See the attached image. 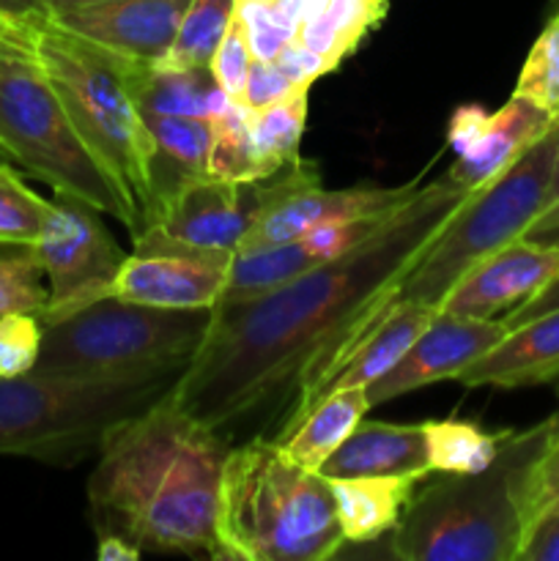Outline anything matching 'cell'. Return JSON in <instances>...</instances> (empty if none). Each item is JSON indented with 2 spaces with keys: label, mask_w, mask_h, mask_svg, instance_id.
Listing matches in <instances>:
<instances>
[{
  "label": "cell",
  "mask_w": 559,
  "mask_h": 561,
  "mask_svg": "<svg viewBox=\"0 0 559 561\" xmlns=\"http://www.w3.org/2000/svg\"><path fill=\"white\" fill-rule=\"evenodd\" d=\"M469 195L442 173L345 255L258 299L214 307L206 340L170 398L228 442L258 420L261 431L283 425L318 378L387 312L400 279Z\"/></svg>",
  "instance_id": "6da1fadb"
},
{
  "label": "cell",
  "mask_w": 559,
  "mask_h": 561,
  "mask_svg": "<svg viewBox=\"0 0 559 561\" xmlns=\"http://www.w3.org/2000/svg\"><path fill=\"white\" fill-rule=\"evenodd\" d=\"M236 3H239V0H236Z\"/></svg>",
  "instance_id": "f907efd6"
},
{
  "label": "cell",
  "mask_w": 559,
  "mask_h": 561,
  "mask_svg": "<svg viewBox=\"0 0 559 561\" xmlns=\"http://www.w3.org/2000/svg\"><path fill=\"white\" fill-rule=\"evenodd\" d=\"M255 60L250 49V38H247L244 22L239 20V14H233L230 20L228 33H225L223 44L214 53L212 58V71L217 77V82L223 85V91L228 93L230 102L239 104L241 93H244L247 75H250V66Z\"/></svg>",
  "instance_id": "d590c367"
},
{
  "label": "cell",
  "mask_w": 559,
  "mask_h": 561,
  "mask_svg": "<svg viewBox=\"0 0 559 561\" xmlns=\"http://www.w3.org/2000/svg\"><path fill=\"white\" fill-rule=\"evenodd\" d=\"M431 474H475L491 466L502 447L504 433H486L466 420L422 422Z\"/></svg>",
  "instance_id": "83f0119b"
},
{
  "label": "cell",
  "mask_w": 559,
  "mask_h": 561,
  "mask_svg": "<svg viewBox=\"0 0 559 561\" xmlns=\"http://www.w3.org/2000/svg\"><path fill=\"white\" fill-rule=\"evenodd\" d=\"M44 268L33 247H20L16 255H0V316L42 312L49 290L42 283Z\"/></svg>",
  "instance_id": "d6a6232c"
},
{
  "label": "cell",
  "mask_w": 559,
  "mask_h": 561,
  "mask_svg": "<svg viewBox=\"0 0 559 561\" xmlns=\"http://www.w3.org/2000/svg\"><path fill=\"white\" fill-rule=\"evenodd\" d=\"M33 58L53 82L82 140L118 181L142 233L151 135L132 93V75L140 64L102 49L53 20L33 33Z\"/></svg>",
  "instance_id": "8992f818"
},
{
  "label": "cell",
  "mask_w": 559,
  "mask_h": 561,
  "mask_svg": "<svg viewBox=\"0 0 559 561\" xmlns=\"http://www.w3.org/2000/svg\"><path fill=\"white\" fill-rule=\"evenodd\" d=\"M230 442L192 420L170 392L115 422L88 477L96 537L118 535L142 553L223 559L217 537L219 477Z\"/></svg>",
  "instance_id": "7a4b0ae2"
},
{
  "label": "cell",
  "mask_w": 559,
  "mask_h": 561,
  "mask_svg": "<svg viewBox=\"0 0 559 561\" xmlns=\"http://www.w3.org/2000/svg\"><path fill=\"white\" fill-rule=\"evenodd\" d=\"M132 93L142 115L217 118L230 104L212 66L170 69V66L140 64L132 75Z\"/></svg>",
  "instance_id": "cb8c5ba5"
},
{
  "label": "cell",
  "mask_w": 559,
  "mask_h": 561,
  "mask_svg": "<svg viewBox=\"0 0 559 561\" xmlns=\"http://www.w3.org/2000/svg\"><path fill=\"white\" fill-rule=\"evenodd\" d=\"M548 444L551 433L543 420L529 431H507L482 471L438 474L411 496L392 529L389 553L403 561H518L526 480Z\"/></svg>",
  "instance_id": "277c9868"
},
{
  "label": "cell",
  "mask_w": 559,
  "mask_h": 561,
  "mask_svg": "<svg viewBox=\"0 0 559 561\" xmlns=\"http://www.w3.org/2000/svg\"><path fill=\"white\" fill-rule=\"evenodd\" d=\"M14 55H33V49H31V47H25V44L5 42V38H0V60L14 58Z\"/></svg>",
  "instance_id": "7dc6e473"
},
{
  "label": "cell",
  "mask_w": 559,
  "mask_h": 561,
  "mask_svg": "<svg viewBox=\"0 0 559 561\" xmlns=\"http://www.w3.org/2000/svg\"><path fill=\"white\" fill-rule=\"evenodd\" d=\"M554 387H557V411L548 416V433H551V442L559 438V378H554Z\"/></svg>",
  "instance_id": "c3c4849f"
},
{
  "label": "cell",
  "mask_w": 559,
  "mask_h": 561,
  "mask_svg": "<svg viewBox=\"0 0 559 561\" xmlns=\"http://www.w3.org/2000/svg\"><path fill=\"white\" fill-rule=\"evenodd\" d=\"M236 14L244 22L250 49L258 60H274L285 44L294 42V31L280 20L272 0H239Z\"/></svg>",
  "instance_id": "e575fe53"
},
{
  "label": "cell",
  "mask_w": 559,
  "mask_h": 561,
  "mask_svg": "<svg viewBox=\"0 0 559 561\" xmlns=\"http://www.w3.org/2000/svg\"><path fill=\"white\" fill-rule=\"evenodd\" d=\"M181 373L121 381H69L25 376L0 378V455L75 466L102 436L132 414L162 400Z\"/></svg>",
  "instance_id": "52a82bcc"
},
{
  "label": "cell",
  "mask_w": 559,
  "mask_h": 561,
  "mask_svg": "<svg viewBox=\"0 0 559 561\" xmlns=\"http://www.w3.org/2000/svg\"><path fill=\"white\" fill-rule=\"evenodd\" d=\"M0 164H14V162H11V159H9V153L3 151V148H0Z\"/></svg>",
  "instance_id": "681fc988"
},
{
  "label": "cell",
  "mask_w": 559,
  "mask_h": 561,
  "mask_svg": "<svg viewBox=\"0 0 559 561\" xmlns=\"http://www.w3.org/2000/svg\"><path fill=\"white\" fill-rule=\"evenodd\" d=\"M559 277V244L529 236L510 241L493 255L482 257L449 288L438 310L460 318L507 316L510 310L540 294Z\"/></svg>",
  "instance_id": "4fadbf2b"
},
{
  "label": "cell",
  "mask_w": 559,
  "mask_h": 561,
  "mask_svg": "<svg viewBox=\"0 0 559 561\" xmlns=\"http://www.w3.org/2000/svg\"><path fill=\"white\" fill-rule=\"evenodd\" d=\"M557 307H559V277L554 279V283H548L540 294L532 296L529 301H524L521 307L510 310L507 316H502V323L507 327V332H510V329L521 327V323L532 321V318L543 316V312H548V310H557Z\"/></svg>",
  "instance_id": "60d3db41"
},
{
  "label": "cell",
  "mask_w": 559,
  "mask_h": 561,
  "mask_svg": "<svg viewBox=\"0 0 559 561\" xmlns=\"http://www.w3.org/2000/svg\"><path fill=\"white\" fill-rule=\"evenodd\" d=\"M96 557L99 561H137L142 551L132 542H126L118 535H102L96 537Z\"/></svg>",
  "instance_id": "b9f144b4"
},
{
  "label": "cell",
  "mask_w": 559,
  "mask_h": 561,
  "mask_svg": "<svg viewBox=\"0 0 559 561\" xmlns=\"http://www.w3.org/2000/svg\"><path fill=\"white\" fill-rule=\"evenodd\" d=\"M236 14V0H192L181 16L179 33L170 44L162 64L170 69H192V66H212L214 53L228 33Z\"/></svg>",
  "instance_id": "f1b7e54d"
},
{
  "label": "cell",
  "mask_w": 559,
  "mask_h": 561,
  "mask_svg": "<svg viewBox=\"0 0 559 561\" xmlns=\"http://www.w3.org/2000/svg\"><path fill=\"white\" fill-rule=\"evenodd\" d=\"M526 236L537 241H557L559 244V203L557 206L546 208V211L532 222V228L526 230Z\"/></svg>",
  "instance_id": "7bdbcfd3"
},
{
  "label": "cell",
  "mask_w": 559,
  "mask_h": 561,
  "mask_svg": "<svg viewBox=\"0 0 559 561\" xmlns=\"http://www.w3.org/2000/svg\"><path fill=\"white\" fill-rule=\"evenodd\" d=\"M0 38H5V42L25 44V47H31V49H33V38L27 36V33H22L20 27L11 25L9 20H3V16H0Z\"/></svg>",
  "instance_id": "f6af8a7d"
},
{
  "label": "cell",
  "mask_w": 559,
  "mask_h": 561,
  "mask_svg": "<svg viewBox=\"0 0 559 561\" xmlns=\"http://www.w3.org/2000/svg\"><path fill=\"white\" fill-rule=\"evenodd\" d=\"M559 504V438L532 466L524 491V537L540 515Z\"/></svg>",
  "instance_id": "8d00e7d4"
},
{
  "label": "cell",
  "mask_w": 559,
  "mask_h": 561,
  "mask_svg": "<svg viewBox=\"0 0 559 561\" xmlns=\"http://www.w3.org/2000/svg\"><path fill=\"white\" fill-rule=\"evenodd\" d=\"M44 9L49 11V20L58 14H66V11L75 9H88V5H99V3H113V0H42Z\"/></svg>",
  "instance_id": "ee69618b"
},
{
  "label": "cell",
  "mask_w": 559,
  "mask_h": 561,
  "mask_svg": "<svg viewBox=\"0 0 559 561\" xmlns=\"http://www.w3.org/2000/svg\"><path fill=\"white\" fill-rule=\"evenodd\" d=\"M559 118L532 104L529 99L510 96L499 113H488L469 146L455 153L449 179L466 192H477L502 175L515 159L524 157Z\"/></svg>",
  "instance_id": "d6986e66"
},
{
  "label": "cell",
  "mask_w": 559,
  "mask_h": 561,
  "mask_svg": "<svg viewBox=\"0 0 559 561\" xmlns=\"http://www.w3.org/2000/svg\"><path fill=\"white\" fill-rule=\"evenodd\" d=\"M33 252L49 279V299L38 312L42 323L58 321L107 296L126 261V252L104 228L102 211L69 192H55L49 201L47 222Z\"/></svg>",
  "instance_id": "8fae6325"
},
{
  "label": "cell",
  "mask_w": 559,
  "mask_h": 561,
  "mask_svg": "<svg viewBox=\"0 0 559 561\" xmlns=\"http://www.w3.org/2000/svg\"><path fill=\"white\" fill-rule=\"evenodd\" d=\"M217 537L225 561H321L345 546L327 477L269 436H250L225 455Z\"/></svg>",
  "instance_id": "3957f363"
},
{
  "label": "cell",
  "mask_w": 559,
  "mask_h": 561,
  "mask_svg": "<svg viewBox=\"0 0 559 561\" xmlns=\"http://www.w3.org/2000/svg\"><path fill=\"white\" fill-rule=\"evenodd\" d=\"M557 146L559 121L502 175L471 192L406 272L389 305L422 301L438 310L449 288L475 263L526 236L532 222L546 211Z\"/></svg>",
  "instance_id": "ba28073f"
},
{
  "label": "cell",
  "mask_w": 559,
  "mask_h": 561,
  "mask_svg": "<svg viewBox=\"0 0 559 561\" xmlns=\"http://www.w3.org/2000/svg\"><path fill=\"white\" fill-rule=\"evenodd\" d=\"M559 378V307L510 329L455 381L464 387L521 389Z\"/></svg>",
  "instance_id": "ffe728a7"
},
{
  "label": "cell",
  "mask_w": 559,
  "mask_h": 561,
  "mask_svg": "<svg viewBox=\"0 0 559 561\" xmlns=\"http://www.w3.org/2000/svg\"><path fill=\"white\" fill-rule=\"evenodd\" d=\"M0 16L31 38L38 27L49 22V11L44 9L42 0H0Z\"/></svg>",
  "instance_id": "ab89813d"
},
{
  "label": "cell",
  "mask_w": 559,
  "mask_h": 561,
  "mask_svg": "<svg viewBox=\"0 0 559 561\" xmlns=\"http://www.w3.org/2000/svg\"><path fill=\"white\" fill-rule=\"evenodd\" d=\"M250 140L255 148L261 175H272L301 157V135L307 124V91L294 93L277 104L247 110Z\"/></svg>",
  "instance_id": "4316f807"
},
{
  "label": "cell",
  "mask_w": 559,
  "mask_h": 561,
  "mask_svg": "<svg viewBox=\"0 0 559 561\" xmlns=\"http://www.w3.org/2000/svg\"><path fill=\"white\" fill-rule=\"evenodd\" d=\"M214 307L173 310L107 294L44 323L33 373L69 381H121L184 373L206 340Z\"/></svg>",
  "instance_id": "5b68a950"
},
{
  "label": "cell",
  "mask_w": 559,
  "mask_h": 561,
  "mask_svg": "<svg viewBox=\"0 0 559 561\" xmlns=\"http://www.w3.org/2000/svg\"><path fill=\"white\" fill-rule=\"evenodd\" d=\"M557 203H559V146H557V157H554V173H551V184H548L546 208L557 206Z\"/></svg>",
  "instance_id": "bcb514c9"
},
{
  "label": "cell",
  "mask_w": 559,
  "mask_h": 561,
  "mask_svg": "<svg viewBox=\"0 0 559 561\" xmlns=\"http://www.w3.org/2000/svg\"><path fill=\"white\" fill-rule=\"evenodd\" d=\"M433 316H436V307L422 305V301H392L387 312L290 409V414L285 416L283 425L277 427L272 438L283 442L323 394L334 392V389L370 387L373 381H378L384 373H389L398 365L400 356L414 345V340L433 321Z\"/></svg>",
  "instance_id": "9a60e30c"
},
{
  "label": "cell",
  "mask_w": 559,
  "mask_h": 561,
  "mask_svg": "<svg viewBox=\"0 0 559 561\" xmlns=\"http://www.w3.org/2000/svg\"><path fill=\"white\" fill-rule=\"evenodd\" d=\"M312 186H321V170L312 159L301 157L277 173L252 181L203 175L168 203L151 228L203 250L236 252L263 214Z\"/></svg>",
  "instance_id": "30bf717a"
},
{
  "label": "cell",
  "mask_w": 559,
  "mask_h": 561,
  "mask_svg": "<svg viewBox=\"0 0 559 561\" xmlns=\"http://www.w3.org/2000/svg\"><path fill=\"white\" fill-rule=\"evenodd\" d=\"M228 268L192 257L132 252L110 285V294L137 305L173 307V310L217 307L228 285Z\"/></svg>",
  "instance_id": "ac0fdd59"
},
{
  "label": "cell",
  "mask_w": 559,
  "mask_h": 561,
  "mask_svg": "<svg viewBox=\"0 0 559 561\" xmlns=\"http://www.w3.org/2000/svg\"><path fill=\"white\" fill-rule=\"evenodd\" d=\"M387 5L389 0H321L299 25L294 42L316 55L323 75H329L387 16Z\"/></svg>",
  "instance_id": "d4e9b609"
},
{
  "label": "cell",
  "mask_w": 559,
  "mask_h": 561,
  "mask_svg": "<svg viewBox=\"0 0 559 561\" xmlns=\"http://www.w3.org/2000/svg\"><path fill=\"white\" fill-rule=\"evenodd\" d=\"M367 409H373L367 400V387L334 389L323 394L280 444L290 460L318 471L323 460L345 442V436L365 420Z\"/></svg>",
  "instance_id": "484cf974"
},
{
  "label": "cell",
  "mask_w": 559,
  "mask_h": 561,
  "mask_svg": "<svg viewBox=\"0 0 559 561\" xmlns=\"http://www.w3.org/2000/svg\"><path fill=\"white\" fill-rule=\"evenodd\" d=\"M422 477H345L329 480L345 542L367 546L398 526Z\"/></svg>",
  "instance_id": "603a6c76"
},
{
  "label": "cell",
  "mask_w": 559,
  "mask_h": 561,
  "mask_svg": "<svg viewBox=\"0 0 559 561\" xmlns=\"http://www.w3.org/2000/svg\"><path fill=\"white\" fill-rule=\"evenodd\" d=\"M208 175L223 181L263 179L255 148L250 140L247 110L230 102L217 118H212V148H208Z\"/></svg>",
  "instance_id": "4dcf8cb0"
},
{
  "label": "cell",
  "mask_w": 559,
  "mask_h": 561,
  "mask_svg": "<svg viewBox=\"0 0 559 561\" xmlns=\"http://www.w3.org/2000/svg\"><path fill=\"white\" fill-rule=\"evenodd\" d=\"M310 91L307 85H299L277 60H252L250 75H247L244 93H241L239 104L244 110H261L269 104H277L283 99L294 96V93Z\"/></svg>",
  "instance_id": "74e56055"
},
{
  "label": "cell",
  "mask_w": 559,
  "mask_h": 561,
  "mask_svg": "<svg viewBox=\"0 0 559 561\" xmlns=\"http://www.w3.org/2000/svg\"><path fill=\"white\" fill-rule=\"evenodd\" d=\"M327 480L345 477H427V444L422 425L362 420L345 442L321 463Z\"/></svg>",
  "instance_id": "7402d4cb"
},
{
  "label": "cell",
  "mask_w": 559,
  "mask_h": 561,
  "mask_svg": "<svg viewBox=\"0 0 559 561\" xmlns=\"http://www.w3.org/2000/svg\"><path fill=\"white\" fill-rule=\"evenodd\" d=\"M47 214L49 201L27 190L14 164H0V244L33 247Z\"/></svg>",
  "instance_id": "1f68e13d"
},
{
  "label": "cell",
  "mask_w": 559,
  "mask_h": 561,
  "mask_svg": "<svg viewBox=\"0 0 559 561\" xmlns=\"http://www.w3.org/2000/svg\"><path fill=\"white\" fill-rule=\"evenodd\" d=\"M420 186L422 175L411 184L389 186V190H384V186H356V190H321V186H312V190L299 192V195L288 197L280 206H274L272 211L263 214L239 250L280 244V241L296 239V236L307 233L318 225L338 222V219L384 214L409 201Z\"/></svg>",
  "instance_id": "e0dca14e"
},
{
  "label": "cell",
  "mask_w": 559,
  "mask_h": 561,
  "mask_svg": "<svg viewBox=\"0 0 559 561\" xmlns=\"http://www.w3.org/2000/svg\"><path fill=\"white\" fill-rule=\"evenodd\" d=\"M518 561H559V510L551 507L535 520L521 542Z\"/></svg>",
  "instance_id": "f35d334b"
},
{
  "label": "cell",
  "mask_w": 559,
  "mask_h": 561,
  "mask_svg": "<svg viewBox=\"0 0 559 561\" xmlns=\"http://www.w3.org/2000/svg\"><path fill=\"white\" fill-rule=\"evenodd\" d=\"M395 208L384 214H370V217L338 219V222L318 225V228L307 230V233L296 236V239L280 241V244L233 252V261H230L228 268V285H225L223 299L217 301V307L258 299V296L301 277L310 268L323 266V263L345 255L349 250L360 247L367 236L376 233L378 225Z\"/></svg>",
  "instance_id": "7c38bea8"
},
{
  "label": "cell",
  "mask_w": 559,
  "mask_h": 561,
  "mask_svg": "<svg viewBox=\"0 0 559 561\" xmlns=\"http://www.w3.org/2000/svg\"><path fill=\"white\" fill-rule=\"evenodd\" d=\"M151 135L148 153V217L151 228L168 203L192 181L208 175L212 118H181V115H142Z\"/></svg>",
  "instance_id": "44dd1931"
},
{
  "label": "cell",
  "mask_w": 559,
  "mask_h": 561,
  "mask_svg": "<svg viewBox=\"0 0 559 561\" xmlns=\"http://www.w3.org/2000/svg\"><path fill=\"white\" fill-rule=\"evenodd\" d=\"M504 334H507V327L502 318L480 321V318H460L436 310L433 321L422 329V334L400 356L398 365L367 387V400L370 405H381L414 389L458 378L466 367L486 356Z\"/></svg>",
  "instance_id": "5bb4252c"
},
{
  "label": "cell",
  "mask_w": 559,
  "mask_h": 561,
  "mask_svg": "<svg viewBox=\"0 0 559 561\" xmlns=\"http://www.w3.org/2000/svg\"><path fill=\"white\" fill-rule=\"evenodd\" d=\"M44 323L36 312L0 316V378L25 376L36 367Z\"/></svg>",
  "instance_id": "836d02e7"
},
{
  "label": "cell",
  "mask_w": 559,
  "mask_h": 561,
  "mask_svg": "<svg viewBox=\"0 0 559 561\" xmlns=\"http://www.w3.org/2000/svg\"><path fill=\"white\" fill-rule=\"evenodd\" d=\"M0 148L11 162L55 192H69L118 219L135 239V211L96 153L82 140L33 55L0 60Z\"/></svg>",
  "instance_id": "9c48e42d"
},
{
  "label": "cell",
  "mask_w": 559,
  "mask_h": 561,
  "mask_svg": "<svg viewBox=\"0 0 559 561\" xmlns=\"http://www.w3.org/2000/svg\"><path fill=\"white\" fill-rule=\"evenodd\" d=\"M192 0H113L53 16L66 31L135 64L157 66L168 55Z\"/></svg>",
  "instance_id": "2e32d148"
},
{
  "label": "cell",
  "mask_w": 559,
  "mask_h": 561,
  "mask_svg": "<svg viewBox=\"0 0 559 561\" xmlns=\"http://www.w3.org/2000/svg\"><path fill=\"white\" fill-rule=\"evenodd\" d=\"M513 96L529 99L532 104L559 118V0H551L546 25L537 33L521 66Z\"/></svg>",
  "instance_id": "f546056e"
}]
</instances>
